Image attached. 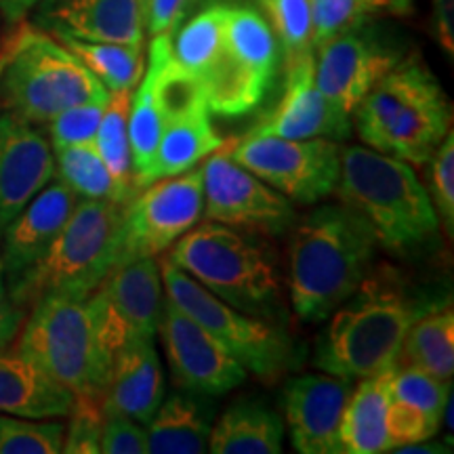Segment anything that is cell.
Masks as SVG:
<instances>
[{
    "instance_id": "obj_35",
    "label": "cell",
    "mask_w": 454,
    "mask_h": 454,
    "mask_svg": "<svg viewBox=\"0 0 454 454\" xmlns=\"http://www.w3.org/2000/svg\"><path fill=\"white\" fill-rule=\"evenodd\" d=\"M66 427L49 419H24L0 412V454H57Z\"/></svg>"
},
{
    "instance_id": "obj_33",
    "label": "cell",
    "mask_w": 454,
    "mask_h": 454,
    "mask_svg": "<svg viewBox=\"0 0 454 454\" xmlns=\"http://www.w3.org/2000/svg\"><path fill=\"white\" fill-rule=\"evenodd\" d=\"M412 0H311V44L314 51L339 34L364 26L374 13H408Z\"/></svg>"
},
{
    "instance_id": "obj_13",
    "label": "cell",
    "mask_w": 454,
    "mask_h": 454,
    "mask_svg": "<svg viewBox=\"0 0 454 454\" xmlns=\"http://www.w3.org/2000/svg\"><path fill=\"white\" fill-rule=\"evenodd\" d=\"M202 184L208 221L268 236H282L294 223L293 202L238 164L225 144L207 156Z\"/></svg>"
},
{
    "instance_id": "obj_2",
    "label": "cell",
    "mask_w": 454,
    "mask_h": 454,
    "mask_svg": "<svg viewBox=\"0 0 454 454\" xmlns=\"http://www.w3.org/2000/svg\"><path fill=\"white\" fill-rule=\"evenodd\" d=\"M334 192L391 253H412L438 238V213L411 162L372 147H340Z\"/></svg>"
},
{
    "instance_id": "obj_12",
    "label": "cell",
    "mask_w": 454,
    "mask_h": 454,
    "mask_svg": "<svg viewBox=\"0 0 454 454\" xmlns=\"http://www.w3.org/2000/svg\"><path fill=\"white\" fill-rule=\"evenodd\" d=\"M204 211L202 167L156 179L124 204L118 263L156 257L196 227ZM114 265V268H116Z\"/></svg>"
},
{
    "instance_id": "obj_24",
    "label": "cell",
    "mask_w": 454,
    "mask_h": 454,
    "mask_svg": "<svg viewBox=\"0 0 454 454\" xmlns=\"http://www.w3.org/2000/svg\"><path fill=\"white\" fill-rule=\"evenodd\" d=\"M208 408L184 394L162 400L152 421L145 425L147 452L152 454H202L208 450Z\"/></svg>"
},
{
    "instance_id": "obj_18",
    "label": "cell",
    "mask_w": 454,
    "mask_h": 454,
    "mask_svg": "<svg viewBox=\"0 0 454 454\" xmlns=\"http://www.w3.org/2000/svg\"><path fill=\"white\" fill-rule=\"evenodd\" d=\"M78 196L59 179L43 187L0 234V271L7 288L41 261L76 207Z\"/></svg>"
},
{
    "instance_id": "obj_20",
    "label": "cell",
    "mask_w": 454,
    "mask_h": 454,
    "mask_svg": "<svg viewBox=\"0 0 454 454\" xmlns=\"http://www.w3.org/2000/svg\"><path fill=\"white\" fill-rule=\"evenodd\" d=\"M34 26L53 38L144 44L139 0H38Z\"/></svg>"
},
{
    "instance_id": "obj_9",
    "label": "cell",
    "mask_w": 454,
    "mask_h": 454,
    "mask_svg": "<svg viewBox=\"0 0 454 454\" xmlns=\"http://www.w3.org/2000/svg\"><path fill=\"white\" fill-rule=\"evenodd\" d=\"M160 274L167 297L223 345L247 371L265 381L286 371L293 360V343L280 328L227 305L170 261H164Z\"/></svg>"
},
{
    "instance_id": "obj_25",
    "label": "cell",
    "mask_w": 454,
    "mask_h": 454,
    "mask_svg": "<svg viewBox=\"0 0 454 454\" xmlns=\"http://www.w3.org/2000/svg\"><path fill=\"white\" fill-rule=\"evenodd\" d=\"M223 144V137L211 122L208 106L167 118L156 152V179L173 177L194 168Z\"/></svg>"
},
{
    "instance_id": "obj_30",
    "label": "cell",
    "mask_w": 454,
    "mask_h": 454,
    "mask_svg": "<svg viewBox=\"0 0 454 454\" xmlns=\"http://www.w3.org/2000/svg\"><path fill=\"white\" fill-rule=\"evenodd\" d=\"M57 41L66 44L110 93L133 90L144 76V44L93 43L76 41V38H57Z\"/></svg>"
},
{
    "instance_id": "obj_11",
    "label": "cell",
    "mask_w": 454,
    "mask_h": 454,
    "mask_svg": "<svg viewBox=\"0 0 454 454\" xmlns=\"http://www.w3.org/2000/svg\"><path fill=\"white\" fill-rule=\"evenodd\" d=\"M87 305L107 362L133 340L154 339L164 308L162 274L154 257L112 268L89 294Z\"/></svg>"
},
{
    "instance_id": "obj_39",
    "label": "cell",
    "mask_w": 454,
    "mask_h": 454,
    "mask_svg": "<svg viewBox=\"0 0 454 454\" xmlns=\"http://www.w3.org/2000/svg\"><path fill=\"white\" fill-rule=\"evenodd\" d=\"M70 427L64 435L61 452L67 454H98L104 425V402L89 397H74Z\"/></svg>"
},
{
    "instance_id": "obj_28",
    "label": "cell",
    "mask_w": 454,
    "mask_h": 454,
    "mask_svg": "<svg viewBox=\"0 0 454 454\" xmlns=\"http://www.w3.org/2000/svg\"><path fill=\"white\" fill-rule=\"evenodd\" d=\"M395 364H408L450 381L454 372V311H425L408 328Z\"/></svg>"
},
{
    "instance_id": "obj_6",
    "label": "cell",
    "mask_w": 454,
    "mask_h": 454,
    "mask_svg": "<svg viewBox=\"0 0 454 454\" xmlns=\"http://www.w3.org/2000/svg\"><path fill=\"white\" fill-rule=\"evenodd\" d=\"M122 219V202L78 198L47 254L9 288L15 303L26 309L44 294L87 299L118 263Z\"/></svg>"
},
{
    "instance_id": "obj_37",
    "label": "cell",
    "mask_w": 454,
    "mask_h": 454,
    "mask_svg": "<svg viewBox=\"0 0 454 454\" xmlns=\"http://www.w3.org/2000/svg\"><path fill=\"white\" fill-rule=\"evenodd\" d=\"M106 104H99V101L78 104L51 118L47 122L51 150L78 144H95V135H98Z\"/></svg>"
},
{
    "instance_id": "obj_29",
    "label": "cell",
    "mask_w": 454,
    "mask_h": 454,
    "mask_svg": "<svg viewBox=\"0 0 454 454\" xmlns=\"http://www.w3.org/2000/svg\"><path fill=\"white\" fill-rule=\"evenodd\" d=\"M133 90H118L110 93L104 116H101L95 147H98L101 160L110 170L114 187H116V200L127 204L137 194L133 184V164H130V141H129V110Z\"/></svg>"
},
{
    "instance_id": "obj_42",
    "label": "cell",
    "mask_w": 454,
    "mask_h": 454,
    "mask_svg": "<svg viewBox=\"0 0 454 454\" xmlns=\"http://www.w3.org/2000/svg\"><path fill=\"white\" fill-rule=\"evenodd\" d=\"M24 322V308L15 303L11 297L7 282H4L3 271H0V349H7L17 339Z\"/></svg>"
},
{
    "instance_id": "obj_38",
    "label": "cell",
    "mask_w": 454,
    "mask_h": 454,
    "mask_svg": "<svg viewBox=\"0 0 454 454\" xmlns=\"http://www.w3.org/2000/svg\"><path fill=\"white\" fill-rule=\"evenodd\" d=\"M429 170V198L442 227L448 234L454 231V135L448 130L446 137L435 147Z\"/></svg>"
},
{
    "instance_id": "obj_7",
    "label": "cell",
    "mask_w": 454,
    "mask_h": 454,
    "mask_svg": "<svg viewBox=\"0 0 454 454\" xmlns=\"http://www.w3.org/2000/svg\"><path fill=\"white\" fill-rule=\"evenodd\" d=\"M167 261L244 314H271L280 301V276L271 253L230 225L208 221L192 227Z\"/></svg>"
},
{
    "instance_id": "obj_36",
    "label": "cell",
    "mask_w": 454,
    "mask_h": 454,
    "mask_svg": "<svg viewBox=\"0 0 454 454\" xmlns=\"http://www.w3.org/2000/svg\"><path fill=\"white\" fill-rule=\"evenodd\" d=\"M450 381H442L434 374L408 364H395L389 372V397L421 408L429 417L444 421L446 406L450 402Z\"/></svg>"
},
{
    "instance_id": "obj_27",
    "label": "cell",
    "mask_w": 454,
    "mask_h": 454,
    "mask_svg": "<svg viewBox=\"0 0 454 454\" xmlns=\"http://www.w3.org/2000/svg\"><path fill=\"white\" fill-rule=\"evenodd\" d=\"M162 137V114L156 101V66L150 59L147 72L130 98L129 141L133 184L137 190L156 181V152Z\"/></svg>"
},
{
    "instance_id": "obj_46",
    "label": "cell",
    "mask_w": 454,
    "mask_h": 454,
    "mask_svg": "<svg viewBox=\"0 0 454 454\" xmlns=\"http://www.w3.org/2000/svg\"><path fill=\"white\" fill-rule=\"evenodd\" d=\"M395 452H402V454H417V452L435 454V452H448V448L444 444H434V442L423 440V442H417V444H408V446L395 448Z\"/></svg>"
},
{
    "instance_id": "obj_44",
    "label": "cell",
    "mask_w": 454,
    "mask_h": 454,
    "mask_svg": "<svg viewBox=\"0 0 454 454\" xmlns=\"http://www.w3.org/2000/svg\"><path fill=\"white\" fill-rule=\"evenodd\" d=\"M434 30L448 57L454 55V0H434Z\"/></svg>"
},
{
    "instance_id": "obj_40",
    "label": "cell",
    "mask_w": 454,
    "mask_h": 454,
    "mask_svg": "<svg viewBox=\"0 0 454 454\" xmlns=\"http://www.w3.org/2000/svg\"><path fill=\"white\" fill-rule=\"evenodd\" d=\"M438 419L429 417L421 408L408 404V402L389 397L387 406V442L389 450L400 446L417 444V442L431 440L440 429Z\"/></svg>"
},
{
    "instance_id": "obj_45",
    "label": "cell",
    "mask_w": 454,
    "mask_h": 454,
    "mask_svg": "<svg viewBox=\"0 0 454 454\" xmlns=\"http://www.w3.org/2000/svg\"><path fill=\"white\" fill-rule=\"evenodd\" d=\"M38 0H0V7L7 13L9 20H20L27 11L34 9Z\"/></svg>"
},
{
    "instance_id": "obj_32",
    "label": "cell",
    "mask_w": 454,
    "mask_h": 454,
    "mask_svg": "<svg viewBox=\"0 0 454 454\" xmlns=\"http://www.w3.org/2000/svg\"><path fill=\"white\" fill-rule=\"evenodd\" d=\"M55 170L61 184L82 200H116V187L95 144H78L53 150Z\"/></svg>"
},
{
    "instance_id": "obj_43",
    "label": "cell",
    "mask_w": 454,
    "mask_h": 454,
    "mask_svg": "<svg viewBox=\"0 0 454 454\" xmlns=\"http://www.w3.org/2000/svg\"><path fill=\"white\" fill-rule=\"evenodd\" d=\"M187 3L190 0H147L144 11V26L147 32L156 36V34L170 30Z\"/></svg>"
},
{
    "instance_id": "obj_16",
    "label": "cell",
    "mask_w": 454,
    "mask_h": 454,
    "mask_svg": "<svg viewBox=\"0 0 454 454\" xmlns=\"http://www.w3.org/2000/svg\"><path fill=\"white\" fill-rule=\"evenodd\" d=\"M354 379L331 372H308L284 389V412L294 450L340 454V423Z\"/></svg>"
},
{
    "instance_id": "obj_8",
    "label": "cell",
    "mask_w": 454,
    "mask_h": 454,
    "mask_svg": "<svg viewBox=\"0 0 454 454\" xmlns=\"http://www.w3.org/2000/svg\"><path fill=\"white\" fill-rule=\"evenodd\" d=\"M15 351L74 397L104 402L110 362L101 349L87 299L44 294L21 328Z\"/></svg>"
},
{
    "instance_id": "obj_23",
    "label": "cell",
    "mask_w": 454,
    "mask_h": 454,
    "mask_svg": "<svg viewBox=\"0 0 454 454\" xmlns=\"http://www.w3.org/2000/svg\"><path fill=\"white\" fill-rule=\"evenodd\" d=\"M389 371L362 379L354 385L340 423V452L379 454L389 452L387 406Z\"/></svg>"
},
{
    "instance_id": "obj_15",
    "label": "cell",
    "mask_w": 454,
    "mask_h": 454,
    "mask_svg": "<svg viewBox=\"0 0 454 454\" xmlns=\"http://www.w3.org/2000/svg\"><path fill=\"white\" fill-rule=\"evenodd\" d=\"M314 82L331 104L354 116L368 90L397 64L394 51L362 26L331 38L316 49Z\"/></svg>"
},
{
    "instance_id": "obj_41",
    "label": "cell",
    "mask_w": 454,
    "mask_h": 454,
    "mask_svg": "<svg viewBox=\"0 0 454 454\" xmlns=\"http://www.w3.org/2000/svg\"><path fill=\"white\" fill-rule=\"evenodd\" d=\"M99 452L106 454H145V427L135 419L118 412L104 414Z\"/></svg>"
},
{
    "instance_id": "obj_14",
    "label": "cell",
    "mask_w": 454,
    "mask_h": 454,
    "mask_svg": "<svg viewBox=\"0 0 454 454\" xmlns=\"http://www.w3.org/2000/svg\"><path fill=\"white\" fill-rule=\"evenodd\" d=\"M158 333L181 389L221 395L247 381V368L168 297L164 299Z\"/></svg>"
},
{
    "instance_id": "obj_22",
    "label": "cell",
    "mask_w": 454,
    "mask_h": 454,
    "mask_svg": "<svg viewBox=\"0 0 454 454\" xmlns=\"http://www.w3.org/2000/svg\"><path fill=\"white\" fill-rule=\"evenodd\" d=\"M74 394L20 351L0 349V412L24 419L67 417Z\"/></svg>"
},
{
    "instance_id": "obj_3",
    "label": "cell",
    "mask_w": 454,
    "mask_h": 454,
    "mask_svg": "<svg viewBox=\"0 0 454 454\" xmlns=\"http://www.w3.org/2000/svg\"><path fill=\"white\" fill-rule=\"evenodd\" d=\"M354 116L368 147L425 164L450 130V101L421 61L408 59L368 90Z\"/></svg>"
},
{
    "instance_id": "obj_1",
    "label": "cell",
    "mask_w": 454,
    "mask_h": 454,
    "mask_svg": "<svg viewBox=\"0 0 454 454\" xmlns=\"http://www.w3.org/2000/svg\"><path fill=\"white\" fill-rule=\"evenodd\" d=\"M377 238L348 204H322L305 215L288 242V294L294 314L322 322L366 280Z\"/></svg>"
},
{
    "instance_id": "obj_5",
    "label": "cell",
    "mask_w": 454,
    "mask_h": 454,
    "mask_svg": "<svg viewBox=\"0 0 454 454\" xmlns=\"http://www.w3.org/2000/svg\"><path fill=\"white\" fill-rule=\"evenodd\" d=\"M429 311L406 294L362 282L333 311L326 333L317 340L316 366L348 379H366L395 366L408 328Z\"/></svg>"
},
{
    "instance_id": "obj_26",
    "label": "cell",
    "mask_w": 454,
    "mask_h": 454,
    "mask_svg": "<svg viewBox=\"0 0 454 454\" xmlns=\"http://www.w3.org/2000/svg\"><path fill=\"white\" fill-rule=\"evenodd\" d=\"M284 425L271 408L259 402L231 406L211 427L213 454H278L282 452Z\"/></svg>"
},
{
    "instance_id": "obj_47",
    "label": "cell",
    "mask_w": 454,
    "mask_h": 454,
    "mask_svg": "<svg viewBox=\"0 0 454 454\" xmlns=\"http://www.w3.org/2000/svg\"><path fill=\"white\" fill-rule=\"evenodd\" d=\"M141 3V11H145V4H147V0H139Z\"/></svg>"
},
{
    "instance_id": "obj_17",
    "label": "cell",
    "mask_w": 454,
    "mask_h": 454,
    "mask_svg": "<svg viewBox=\"0 0 454 454\" xmlns=\"http://www.w3.org/2000/svg\"><path fill=\"white\" fill-rule=\"evenodd\" d=\"M248 137L284 139H333L351 135V116L337 110L314 82V57L286 66L282 99L248 130Z\"/></svg>"
},
{
    "instance_id": "obj_34",
    "label": "cell",
    "mask_w": 454,
    "mask_h": 454,
    "mask_svg": "<svg viewBox=\"0 0 454 454\" xmlns=\"http://www.w3.org/2000/svg\"><path fill=\"white\" fill-rule=\"evenodd\" d=\"M270 13L286 66L314 57L311 44V0H261Z\"/></svg>"
},
{
    "instance_id": "obj_19",
    "label": "cell",
    "mask_w": 454,
    "mask_h": 454,
    "mask_svg": "<svg viewBox=\"0 0 454 454\" xmlns=\"http://www.w3.org/2000/svg\"><path fill=\"white\" fill-rule=\"evenodd\" d=\"M53 177L55 156L41 130L13 112L0 114V234Z\"/></svg>"
},
{
    "instance_id": "obj_21",
    "label": "cell",
    "mask_w": 454,
    "mask_h": 454,
    "mask_svg": "<svg viewBox=\"0 0 454 454\" xmlns=\"http://www.w3.org/2000/svg\"><path fill=\"white\" fill-rule=\"evenodd\" d=\"M164 400V377L154 339H139L110 360L104 389V414L118 412L145 427Z\"/></svg>"
},
{
    "instance_id": "obj_4",
    "label": "cell",
    "mask_w": 454,
    "mask_h": 454,
    "mask_svg": "<svg viewBox=\"0 0 454 454\" xmlns=\"http://www.w3.org/2000/svg\"><path fill=\"white\" fill-rule=\"evenodd\" d=\"M110 90L51 34L20 27L0 47V107L32 124H47L78 104H106Z\"/></svg>"
},
{
    "instance_id": "obj_10",
    "label": "cell",
    "mask_w": 454,
    "mask_h": 454,
    "mask_svg": "<svg viewBox=\"0 0 454 454\" xmlns=\"http://www.w3.org/2000/svg\"><path fill=\"white\" fill-rule=\"evenodd\" d=\"M238 164L297 204H316L337 190L340 147L333 139L244 137L227 145Z\"/></svg>"
},
{
    "instance_id": "obj_31",
    "label": "cell",
    "mask_w": 454,
    "mask_h": 454,
    "mask_svg": "<svg viewBox=\"0 0 454 454\" xmlns=\"http://www.w3.org/2000/svg\"><path fill=\"white\" fill-rule=\"evenodd\" d=\"M227 11V4H211L187 20L175 34L168 32L170 55L181 67L194 72L196 76L207 70L223 44Z\"/></svg>"
}]
</instances>
